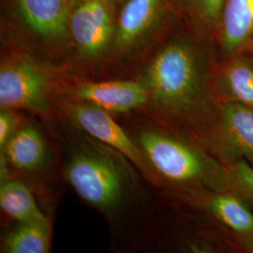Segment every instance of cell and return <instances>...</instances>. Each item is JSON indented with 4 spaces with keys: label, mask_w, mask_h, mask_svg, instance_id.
I'll use <instances>...</instances> for the list:
<instances>
[{
    "label": "cell",
    "mask_w": 253,
    "mask_h": 253,
    "mask_svg": "<svg viewBox=\"0 0 253 253\" xmlns=\"http://www.w3.org/2000/svg\"><path fill=\"white\" fill-rule=\"evenodd\" d=\"M0 208L6 216L19 223L49 219L38 207L31 191L20 181L2 180Z\"/></svg>",
    "instance_id": "15"
},
{
    "label": "cell",
    "mask_w": 253,
    "mask_h": 253,
    "mask_svg": "<svg viewBox=\"0 0 253 253\" xmlns=\"http://www.w3.org/2000/svg\"><path fill=\"white\" fill-rule=\"evenodd\" d=\"M170 0H126L118 17L115 45L128 52L152 36L165 18Z\"/></svg>",
    "instance_id": "7"
},
{
    "label": "cell",
    "mask_w": 253,
    "mask_h": 253,
    "mask_svg": "<svg viewBox=\"0 0 253 253\" xmlns=\"http://www.w3.org/2000/svg\"><path fill=\"white\" fill-rule=\"evenodd\" d=\"M15 111L1 109L0 113V148L1 150L7 145L10 137L18 129L19 118Z\"/></svg>",
    "instance_id": "19"
},
{
    "label": "cell",
    "mask_w": 253,
    "mask_h": 253,
    "mask_svg": "<svg viewBox=\"0 0 253 253\" xmlns=\"http://www.w3.org/2000/svg\"><path fill=\"white\" fill-rule=\"evenodd\" d=\"M246 48H247V49L250 51V53L253 55V38L251 40V42H249V44H248V46H247Z\"/></svg>",
    "instance_id": "22"
},
{
    "label": "cell",
    "mask_w": 253,
    "mask_h": 253,
    "mask_svg": "<svg viewBox=\"0 0 253 253\" xmlns=\"http://www.w3.org/2000/svg\"><path fill=\"white\" fill-rule=\"evenodd\" d=\"M63 136V174L76 194L116 225L136 215L146 195L135 166L73 124Z\"/></svg>",
    "instance_id": "1"
},
{
    "label": "cell",
    "mask_w": 253,
    "mask_h": 253,
    "mask_svg": "<svg viewBox=\"0 0 253 253\" xmlns=\"http://www.w3.org/2000/svg\"><path fill=\"white\" fill-rule=\"evenodd\" d=\"M190 12L207 27L218 31L225 0H183Z\"/></svg>",
    "instance_id": "18"
},
{
    "label": "cell",
    "mask_w": 253,
    "mask_h": 253,
    "mask_svg": "<svg viewBox=\"0 0 253 253\" xmlns=\"http://www.w3.org/2000/svg\"><path fill=\"white\" fill-rule=\"evenodd\" d=\"M238 242L241 245L244 251L253 253V234L249 235H238Z\"/></svg>",
    "instance_id": "20"
},
{
    "label": "cell",
    "mask_w": 253,
    "mask_h": 253,
    "mask_svg": "<svg viewBox=\"0 0 253 253\" xmlns=\"http://www.w3.org/2000/svg\"><path fill=\"white\" fill-rule=\"evenodd\" d=\"M216 117L217 137L230 161L242 159L253 166V108L224 100Z\"/></svg>",
    "instance_id": "10"
},
{
    "label": "cell",
    "mask_w": 253,
    "mask_h": 253,
    "mask_svg": "<svg viewBox=\"0 0 253 253\" xmlns=\"http://www.w3.org/2000/svg\"><path fill=\"white\" fill-rule=\"evenodd\" d=\"M86 1H89V0H70V3H71V7L73 9L75 6H77L81 3H84V2H86Z\"/></svg>",
    "instance_id": "21"
},
{
    "label": "cell",
    "mask_w": 253,
    "mask_h": 253,
    "mask_svg": "<svg viewBox=\"0 0 253 253\" xmlns=\"http://www.w3.org/2000/svg\"><path fill=\"white\" fill-rule=\"evenodd\" d=\"M208 59L188 37L169 41L147 64L144 73L148 104L163 116L199 122L211 115Z\"/></svg>",
    "instance_id": "2"
},
{
    "label": "cell",
    "mask_w": 253,
    "mask_h": 253,
    "mask_svg": "<svg viewBox=\"0 0 253 253\" xmlns=\"http://www.w3.org/2000/svg\"><path fill=\"white\" fill-rule=\"evenodd\" d=\"M74 99L88 102L109 113H127L148 104V91L143 82H84L72 90Z\"/></svg>",
    "instance_id": "9"
},
{
    "label": "cell",
    "mask_w": 253,
    "mask_h": 253,
    "mask_svg": "<svg viewBox=\"0 0 253 253\" xmlns=\"http://www.w3.org/2000/svg\"><path fill=\"white\" fill-rule=\"evenodd\" d=\"M206 205L217 219L237 235L253 234V213L235 192L209 191Z\"/></svg>",
    "instance_id": "13"
},
{
    "label": "cell",
    "mask_w": 253,
    "mask_h": 253,
    "mask_svg": "<svg viewBox=\"0 0 253 253\" xmlns=\"http://www.w3.org/2000/svg\"><path fill=\"white\" fill-rule=\"evenodd\" d=\"M217 32L228 56L245 49L253 38V0H225Z\"/></svg>",
    "instance_id": "11"
},
{
    "label": "cell",
    "mask_w": 253,
    "mask_h": 253,
    "mask_svg": "<svg viewBox=\"0 0 253 253\" xmlns=\"http://www.w3.org/2000/svg\"><path fill=\"white\" fill-rule=\"evenodd\" d=\"M217 85L226 100L253 108V64L243 56H231L220 71Z\"/></svg>",
    "instance_id": "14"
},
{
    "label": "cell",
    "mask_w": 253,
    "mask_h": 253,
    "mask_svg": "<svg viewBox=\"0 0 253 253\" xmlns=\"http://www.w3.org/2000/svg\"><path fill=\"white\" fill-rule=\"evenodd\" d=\"M115 2H118V3H121V2H124V1H126V0H114Z\"/></svg>",
    "instance_id": "23"
},
{
    "label": "cell",
    "mask_w": 253,
    "mask_h": 253,
    "mask_svg": "<svg viewBox=\"0 0 253 253\" xmlns=\"http://www.w3.org/2000/svg\"><path fill=\"white\" fill-rule=\"evenodd\" d=\"M114 0H89L72 9L70 35L79 54L97 59L115 43L118 18Z\"/></svg>",
    "instance_id": "6"
},
{
    "label": "cell",
    "mask_w": 253,
    "mask_h": 253,
    "mask_svg": "<svg viewBox=\"0 0 253 253\" xmlns=\"http://www.w3.org/2000/svg\"><path fill=\"white\" fill-rule=\"evenodd\" d=\"M52 229L50 220L19 223L4 242L8 253H48L51 249Z\"/></svg>",
    "instance_id": "16"
},
{
    "label": "cell",
    "mask_w": 253,
    "mask_h": 253,
    "mask_svg": "<svg viewBox=\"0 0 253 253\" xmlns=\"http://www.w3.org/2000/svg\"><path fill=\"white\" fill-rule=\"evenodd\" d=\"M66 111L74 126L124 155L145 179L155 184L160 182L141 147L114 119L111 113L77 100L68 102Z\"/></svg>",
    "instance_id": "5"
},
{
    "label": "cell",
    "mask_w": 253,
    "mask_h": 253,
    "mask_svg": "<svg viewBox=\"0 0 253 253\" xmlns=\"http://www.w3.org/2000/svg\"><path fill=\"white\" fill-rule=\"evenodd\" d=\"M230 190L250 202L253 206V166L238 159L230 161L226 166Z\"/></svg>",
    "instance_id": "17"
},
{
    "label": "cell",
    "mask_w": 253,
    "mask_h": 253,
    "mask_svg": "<svg viewBox=\"0 0 253 253\" xmlns=\"http://www.w3.org/2000/svg\"><path fill=\"white\" fill-rule=\"evenodd\" d=\"M8 163L23 172H36L49 162V146L36 126L18 128L1 150Z\"/></svg>",
    "instance_id": "12"
},
{
    "label": "cell",
    "mask_w": 253,
    "mask_h": 253,
    "mask_svg": "<svg viewBox=\"0 0 253 253\" xmlns=\"http://www.w3.org/2000/svg\"><path fill=\"white\" fill-rule=\"evenodd\" d=\"M20 21L40 40L61 43L70 35V0H14Z\"/></svg>",
    "instance_id": "8"
},
{
    "label": "cell",
    "mask_w": 253,
    "mask_h": 253,
    "mask_svg": "<svg viewBox=\"0 0 253 253\" xmlns=\"http://www.w3.org/2000/svg\"><path fill=\"white\" fill-rule=\"evenodd\" d=\"M133 139L159 181L186 190H230L226 167L189 140L155 126H139Z\"/></svg>",
    "instance_id": "3"
},
{
    "label": "cell",
    "mask_w": 253,
    "mask_h": 253,
    "mask_svg": "<svg viewBox=\"0 0 253 253\" xmlns=\"http://www.w3.org/2000/svg\"><path fill=\"white\" fill-rule=\"evenodd\" d=\"M51 87L49 71L28 56H12L1 64V109L45 116L51 107Z\"/></svg>",
    "instance_id": "4"
}]
</instances>
